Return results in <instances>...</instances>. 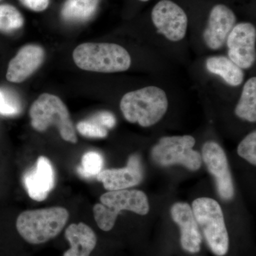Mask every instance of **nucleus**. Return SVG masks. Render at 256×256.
I'll return each mask as SVG.
<instances>
[{
  "label": "nucleus",
  "instance_id": "1",
  "mask_svg": "<svg viewBox=\"0 0 256 256\" xmlns=\"http://www.w3.org/2000/svg\"><path fill=\"white\" fill-rule=\"evenodd\" d=\"M68 218V210L64 207L25 210L18 216L16 228L24 240L38 245L56 237L65 227Z\"/></svg>",
  "mask_w": 256,
  "mask_h": 256
},
{
  "label": "nucleus",
  "instance_id": "2",
  "mask_svg": "<svg viewBox=\"0 0 256 256\" xmlns=\"http://www.w3.org/2000/svg\"><path fill=\"white\" fill-rule=\"evenodd\" d=\"M168 108V100L162 89L148 86L128 92L120 101L124 118L142 127L154 126L162 118Z\"/></svg>",
  "mask_w": 256,
  "mask_h": 256
},
{
  "label": "nucleus",
  "instance_id": "3",
  "mask_svg": "<svg viewBox=\"0 0 256 256\" xmlns=\"http://www.w3.org/2000/svg\"><path fill=\"white\" fill-rule=\"evenodd\" d=\"M73 58L78 68L99 73L126 72L131 65L128 50L116 44H82L74 50Z\"/></svg>",
  "mask_w": 256,
  "mask_h": 256
},
{
  "label": "nucleus",
  "instance_id": "4",
  "mask_svg": "<svg viewBox=\"0 0 256 256\" xmlns=\"http://www.w3.org/2000/svg\"><path fill=\"white\" fill-rule=\"evenodd\" d=\"M100 204L94 206V214L98 226L104 232L114 228L121 210H130L140 215H146L150 210L148 197L139 190L109 191L100 196Z\"/></svg>",
  "mask_w": 256,
  "mask_h": 256
},
{
  "label": "nucleus",
  "instance_id": "5",
  "mask_svg": "<svg viewBox=\"0 0 256 256\" xmlns=\"http://www.w3.org/2000/svg\"><path fill=\"white\" fill-rule=\"evenodd\" d=\"M30 116L32 127L38 132L55 126L64 140L74 144L78 141L68 108L57 96L42 94L32 104Z\"/></svg>",
  "mask_w": 256,
  "mask_h": 256
},
{
  "label": "nucleus",
  "instance_id": "6",
  "mask_svg": "<svg viewBox=\"0 0 256 256\" xmlns=\"http://www.w3.org/2000/svg\"><path fill=\"white\" fill-rule=\"evenodd\" d=\"M192 212L212 252L217 256L226 255L229 237L220 204L213 198H198L192 203Z\"/></svg>",
  "mask_w": 256,
  "mask_h": 256
},
{
  "label": "nucleus",
  "instance_id": "7",
  "mask_svg": "<svg viewBox=\"0 0 256 256\" xmlns=\"http://www.w3.org/2000/svg\"><path fill=\"white\" fill-rule=\"evenodd\" d=\"M195 143L190 136L162 138L152 149V158L160 166L181 164L196 171L201 168L202 159L200 153L193 150Z\"/></svg>",
  "mask_w": 256,
  "mask_h": 256
},
{
  "label": "nucleus",
  "instance_id": "8",
  "mask_svg": "<svg viewBox=\"0 0 256 256\" xmlns=\"http://www.w3.org/2000/svg\"><path fill=\"white\" fill-rule=\"evenodd\" d=\"M152 20L158 33L170 41H181L186 35L188 16L178 5L170 0H162L154 6Z\"/></svg>",
  "mask_w": 256,
  "mask_h": 256
},
{
  "label": "nucleus",
  "instance_id": "9",
  "mask_svg": "<svg viewBox=\"0 0 256 256\" xmlns=\"http://www.w3.org/2000/svg\"><path fill=\"white\" fill-rule=\"evenodd\" d=\"M208 172L213 175L220 198L230 200L234 196V186L225 152L216 142L210 141L202 148V158Z\"/></svg>",
  "mask_w": 256,
  "mask_h": 256
},
{
  "label": "nucleus",
  "instance_id": "10",
  "mask_svg": "<svg viewBox=\"0 0 256 256\" xmlns=\"http://www.w3.org/2000/svg\"><path fill=\"white\" fill-rule=\"evenodd\" d=\"M256 30L250 23L235 25L226 40L229 60L242 69L250 68L255 63Z\"/></svg>",
  "mask_w": 256,
  "mask_h": 256
},
{
  "label": "nucleus",
  "instance_id": "11",
  "mask_svg": "<svg viewBox=\"0 0 256 256\" xmlns=\"http://www.w3.org/2000/svg\"><path fill=\"white\" fill-rule=\"evenodd\" d=\"M236 23V16L232 10L224 4L212 8L208 24L203 38L210 50H220L226 43L227 38Z\"/></svg>",
  "mask_w": 256,
  "mask_h": 256
},
{
  "label": "nucleus",
  "instance_id": "12",
  "mask_svg": "<svg viewBox=\"0 0 256 256\" xmlns=\"http://www.w3.org/2000/svg\"><path fill=\"white\" fill-rule=\"evenodd\" d=\"M96 178L108 192L137 186L144 178L140 158L138 154H132L126 168L102 170Z\"/></svg>",
  "mask_w": 256,
  "mask_h": 256
},
{
  "label": "nucleus",
  "instance_id": "13",
  "mask_svg": "<svg viewBox=\"0 0 256 256\" xmlns=\"http://www.w3.org/2000/svg\"><path fill=\"white\" fill-rule=\"evenodd\" d=\"M172 218L180 228V242L185 252L196 254L201 250L202 236L191 206L178 202L172 206Z\"/></svg>",
  "mask_w": 256,
  "mask_h": 256
},
{
  "label": "nucleus",
  "instance_id": "14",
  "mask_svg": "<svg viewBox=\"0 0 256 256\" xmlns=\"http://www.w3.org/2000/svg\"><path fill=\"white\" fill-rule=\"evenodd\" d=\"M24 184L32 200L44 201L54 186V171L48 158L40 156L33 169L24 176Z\"/></svg>",
  "mask_w": 256,
  "mask_h": 256
},
{
  "label": "nucleus",
  "instance_id": "15",
  "mask_svg": "<svg viewBox=\"0 0 256 256\" xmlns=\"http://www.w3.org/2000/svg\"><path fill=\"white\" fill-rule=\"evenodd\" d=\"M44 50L38 45L23 46L10 60L6 79L12 82H22L40 68L44 60Z\"/></svg>",
  "mask_w": 256,
  "mask_h": 256
},
{
  "label": "nucleus",
  "instance_id": "16",
  "mask_svg": "<svg viewBox=\"0 0 256 256\" xmlns=\"http://www.w3.org/2000/svg\"><path fill=\"white\" fill-rule=\"evenodd\" d=\"M70 248L64 256H90L97 244V237L90 226L84 223L72 224L65 230Z\"/></svg>",
  "mask_w": 256,
  "mask_h": 256
},
{
  "label": "nucleus",
  "instance_id": "17",
  "mask_svg": "<svg viewBox=\"0 0 256 256\" xmlns=\"http://www.w3.org/2000/svg\"><path fill=\"white\" fill-rule=\"evenodd\" d=\"M206 68L210 73L220 76L232 86H238L244 80L242 69L225 56H212L206 60Z\"/></svg>",
  "mask_w": 256,
  "mask_h": 256
},
{
  "label": "nucleus",
  "instance_id": "18",
  "mask_svg": "<svg viewBox=\"0 0 256 256\" xmlns=\"http://www.w3.org/2000/svg\"><path fill=\"white\" fill-rule=\"evenodd\" d=\"M100 0H66L62 10V16L67 22L80 23L92 18Z\"/></svg>",
  "mask_w": 256,
  "mask_h": 256
},
{
  "label": "nucleus",
  "instance_id": "19",
  "mask_svg": "<svg viewBox=\"0 0 256 256\" xmlns=\"http://www.w3.org/2000/svg\"><path fill=\"white\" fill-rule=\"evenodd\" d=\"M238 118L250 122L256 121V78H250L244 85L238 104L235 109Z\"/></svg>",
  "mask_w": 256,
  "mask_h": 256
},
{
  "label": "nucleus",
  "instance_id": "20",
  "mask_svg": "<svg viewBox=\"0 0 256 256\" xmlns=\"http://www.w3.org/2000/svg\"><path fill=\"white\" fill-rule=\"evenodd\" d=\"M24 18L16 8L10 4H0V32L10 33L20 30Z\"/></svg>",
  "mask_w": 256,
  "mask_h": 256
},
{
  "label": "nucleus",
  "instance_id": "21",
  "mask_svg": "<svg viewBox=\"0 0 256 256\" xmlns=\"http://www.w3.org/2000/svg\"><path fill=\"white\" fill-rule=\"evenodd\" d=\"M104 165V158L100 153L90 151L82 156L80 166L77 172L80 176L86 178L97 176L102 171Z\"/></svg>",
  "mask_w": 256,
  "mask_h": 256
},
{
  "label": "nucleus",
  "instance_id": "22",
  "mask_svg": "<svg viewBox=\"0 0 256 256\" xmlns=\"http://www.w3.org/2000/svg\"><path fill=\"white\" fill-rule=\"evenodd\" d=\"M22 110V104L18 94L9 89L0 88V114L18 116Z\"/></svg>",
  "mask_w": 256,
  "mask_h": 256
},
{
  "label": "nucleus",
  "instance_id": "23",
  "mask_svg": "<svg viewBox=\"0 0 256 256\" xmlns=\"http://www.w3.org/2000/svg\"><path fill=\"white\" fill-rule=\"evenodd\" d=\"M238 156L252 165L256 164V132H252L244 138L238 146Z\"/></svg>",
  "mask_w": 256,
  "mask_h": 256
},
{
  "label": "nucleus",
  "instance_id": "24",
  "mask_svg": "<svg viewBox=\"0 0 256 256\" xmlns=\"http://www.w3.org/2000/svg\"><path fill=\"white\" fill-rule=\"evenodd\" d=\"M76 129L82 136L89 138H104L107 137V129L92 121H80L76 124Z\"/></svg>",
  "mask_w": 256,
  "mask_h": 256
},
{
  "label": "nucleus",
  "instance_id": "25",
  "mask_svg": "<svg viewBox=\"0 0 256 256\" xmlns=\"http://www.w3.org/2000/svg\"><path fill=\"white\" fill-rule=\"evenodd\" d=\"M90 120L96 122L104 128H112L116 126V119L114 114L108 111H102L95 114Z\"/></svg>",
  "mask_w": 256,
  "mask_h": 256
},
{
  "label": "nucleus",
  "instance_id": "26",
  "mask_svg": "<svg viewBox=\"0 0 256 256\" xmlns=\"http://www.w3.org/2000/svg\"><path fill=\"white\" fill-rule=\"evenodd\" d=\"M28 9L34 12L44 11L50 4V0H20Z\"/></svg>",
  "mask_w": 256,
  "mask_h": 256
},
{
  "label": "nucleus",
  "instance_id": "27",
  "mask_svg": "<svg viewBox=\"0 0 256 256\" xmlns=\"http://www.w3.org/2000/svg\"><path fill=\"white\" fill-rule=\"evenodd\" d=\"M140 1H142V2H148V1H149V0H140Z\"/></svg>",
  "mask_w": 256,
  "mask_h": 256
}]
</instances>
